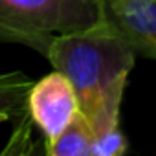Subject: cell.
<instances>
[{
	"label": "cell",
	"instance_id": "6da1fadb",
	"mask_svg": "<svg viewBox=\"0 0 156 156\" xmlns=\"http://www.w3.org/2000/svg\"><path fill=\"white\" fill-rule=\"evenodd\" d=\"M44 57L68 77L85 118L92 114L108 87L129 77L136 61L134 51L101 15L85 30L57 35Z\"/></svg>",
	"mask_w": 156,
	"mask_h": 156
},
{
	"label": "cell",
	"instance_id": "7a4b0ae2",
	"mask_svg": "<svg viewBox=\"0 0 156 156\" xmlns=\"http://www.w3.org/2000/svg\"><path fill=\"white\" fill-rule=\"evenodd\" d=\"M99 15V0H0V42L46 55L57 35L85 30Z\"/></svg>",
	"mask_w": 156,
	"mask_h": 156
},
{
	"label": "cell",
	"instance_id": "3957f363",
	"mask_svg": "<svg viewBox=\"0 0 156 156\" xmlns=\"http://www.w3.org/2000/svg\"><path fill=\"white\" fill-rule=\"evenodd\" d=\"M26 110L44 134V145L53 141L79 112L75 90L68 77L57 70L33 81L26 96Z\"/></svg>",
	"mask_w": 156,
	"mask_h": 156
},
{
	"label": "cell",
	"instance_id": "277c9868",
	"mask_svg": "<svg viewBox=\"0 0 156 156\" xmlns=\"http://www.w3.org/2000/svg\"><path fill=\"white\" fill-rule=\"evenodd\" d=\"M99 11L136 57L156 59V0H99Z\"/></svg>",
	"mask_w": 156,
	"mask_h": 156
},
{
	"label": "cell",
	"instance_id": "5b68a950",
	"mask_svg": "<svg viewBox=\"0 0 156 156\" xmlns=\"http://www.w3.org/2000/svg\"><path fill=\"white\" fill-rule=\"evenodd\" d=\"M94 132L88 119L77 112L66 129L50 143L44 145L48 156H90Z\"/></svg>",
	"mask_w": 156,
	"mask_h": 156
},
{
	"label": "cell",
	"instance_id": "8992f818",
	"mask_svg": "<svg viewBox=\"0 0 156 156\" xmlns=\"http://www.w3.org/2000/svg\"><path fill=\"white\" fill-rule=\"evenodd\" d=\"M33 79L22 72L0 73V123L26 114V96Z\"/></svg>",
	"mask_w": 156,
	"mask_h": 156
}]
</instances>
